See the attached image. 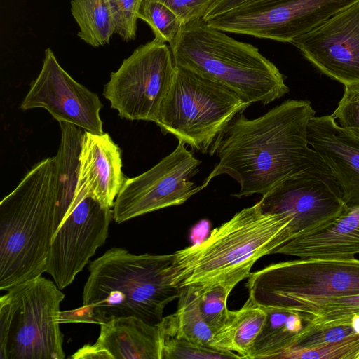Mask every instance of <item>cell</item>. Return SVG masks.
Instances as JSON below:
<instances>
[{"mask_svg":"<svg viewBox=\"0 0 359 359\" xmlns=\"http://www.w3.org/2000/svg\"><path fill=\"white\" fill-rule=\"evenodd\" d=\"M314 115L310 102L299 100H286L254 119L238 114L209 150L219 161L203 185L227 175L240 184L233 196L241 198L263 196L296 175L331 173L308 142V125Z\"/></svg>","mask_w":359,"mask_h":359,"instance_id":"1","label":"cell"},{"mask_svg":"<svg viewBox=\"0 0 359 359\" xmlns=\"http://www.w3.org/2000/svg\"><path fill=\"white\" fill-rule=\"evenodd\" d=\"M81 307L60 312V323L101 325L121 317L158 324L179 297L175 253L135 255L114 247L90 263Z\"/></svg>","mask_w":359,"mask_h":359,"instance_id":"2","label":"cell"},{"mask_svg":"<svg viewBox=\"0 0 359 359\" xmlns=\"http://www.w3.org/2000/svg\"><path fill=\"white\" fill-rule=\"evenodd\" d=\"M294 238L290 217L265 212L257 202L175 252L177 283L181 288L219 283L233 289L258 259Z\"/></svg>","mask_w":359,"mask_h":359,"instance_id":"3","label":"cell"},{"mask_svg":"<svg viewBox=\"0 0 359 359\" xmlns=\"http://www.w3.org/2000/svg\"><path fill=\"white\" fill-rule=\"evenodd\" d=\"M55 158L36 163L0 203V290L41 276L58 228Z\"/></svg>","mask_w":359,"mask_h":359,"instance_id":"4","label":"cell"},{"mask_svg":"<svg viewBox=\"0 0 359 359\" xmlns=\"http://www.w3.org/2000/svg\"><path fill=\"white\" fill-rule=\"evenodd\" d=\"M169 44L176 66L222 84L250 104H267L289 92L283 75L256 47L203 18L183 25Z\"/></svg>","mask_w":359,"mask_h":359,"instance_id":"5","label":"cell"},{"mask_svg":"<svg viewBox=\"0 0 359 359\" xmlns=\"http://www.w3.org/2000/svg\"><path fill=\"white\" fill-rule=\"evenodd\" d=\"M247 278L248 298L255 304L304 315L324 301L359 293V259L299 258L270 264Z\"/></svg>","mask_w":359,"mask_h":359,"instance_id":"6","label":"cell"},{"mask_svg":"<svg viewBox=\"0 0 359 359\" xmlns=\"http://www.w3.org/2000/svg\"><path fill=\"white\" fill-rule=\"evenodd\" d=\"M0 298V359H63L60 327L65 294L42 275Z\"/></svg>","mask_w":359,"mask_h":359,"instance_id":"7","label":"cell"},{"mask_svg":"<svg viewBox=\"0 0 359 359\" xmlns=\"http://www.w3.org/2000/svg\"><path fill=\"white\" fill-rule=\"evenodd\" d=\"M250 104L222 84L176 66L154 123L163 134L205 154L231 120Z\"/></svg>","mask_w":359,"mask_h":359,"instance_id":"8","label":"cell"},{"mask_svg":"<svg viewBox=\"0 0 359 359\" xmlns=\"http://www.w3.org/2000/svg\"><path fill=\"white\" fill-rule=\"evenodd\" d=\"M175 69L170 48L154 39L137 48L111 73L103 95L121 118L155 122Z\"/></svg>","mask_w":359,"mask_h":359,"instance_id":"9","label":"cell"},{"mask_svg":"<svg viewBox=\"0 0 359 359\" xmlns=\"http://www.w3.org/2000/svg\"><path fill=\"white\" fill-rule=\"evenodd\" d=\"M359 0H255L215 17L223 32L280 42L292 40Z\"/></svg>","mask_w":359,"mask_h":359,"instance_id":"10","label":"cell"},{"mask_svg":"<svg viewBox=\"0 0 359 359\" xmlns=\"http://www.w3.org/2000/svg\"><path fill=\"white\" fill-rule=\"evenodd\" d=\"M201 161L179 141L175 150L156 165L132 178H126L113 207L120 224L162 208L183 204L205 188L191 180Z\"/></svg>","mask_w":359,"mask_h":359,"instance_id":"11","label":"cell"},{"mask_svg":"<svg viewBox=\"0 0 359 359\" xmlns=\"http://www.w3.org/2000/svg\"><path fill=\"white\" fill-rule=\"evenodd\" d=\"M112 219L113 210L90 196L65 217L53 236L46 270L59 289L69 286L104 244Z\"/></svg>","mask_w":359,"mask_h":359,"instance_id":"12","label":"cell"},{"mask_svg":"<svg viewBox=\"0 0 359 359\" xmlns=\"http://www.w3.org/2000/svg\"><path fill=\"white\" fill-rule=\"evenodd\" d=\"M258 203L265 212L290 217L296 238L328 226L347 208L333 175L321 172L287 178L263 195Z\"/></svg>","mask_w":359,"mask_h":359,"instance_id":"13","label":"cell"},{"mask_svg":"<svg viewBox=\"0 0 359 359\" xmlns=\"http://www.w3.org/2000/svg\"><path fill=\"white\" fill-rule=\"evenodd\" d=\"M102 107L98 95L75 81L50 48L46 50L41 72L20 104L24 111L44 108L58 122L69 123L97 135L104 133Z\"/></svg>","mask_w":359,"mask_h":359,"instance_id":"14","label":"cell"},{"mask_svg":"<svg viewBox=\"0 0 359 359\" xmlns=\"http://www.w3.org/2000/svg\"><path fill=\"white\" fill-rule=\"evenodd\" d=\"M322 73L359 83V1L291 41Z\"/></svg>","mask_w":359,"mask_h":359,"instance_id":"15","label":"cell"},{"mask_svg":"<svg viewBox=\"0 0 359 359\" xmlns=\"http://www.w3.org/2000/svg\"><path fill=\"white\" fill-rule=\"evenodd\" d=\"M126 179L121 149L110 135L84 130L76 187L65 216L86 196L112 208Z\"/></svg>","mask_w":359,"mask_h":359,"instance_id":"16","label":"cell"},{"mask_svg":"<svg viewBox=\"0 0 359 359\" xmlns=\"http://www.w3.org/2000/svg\"><path fill=\"white\" fill-rule=\"evenodd\" d=\"M307 137L334 177L346 205H358L359 137L340 127L332 115L312 116Z\"/></svg>","mask_w":359,"mask_h":359,"instance_id":"17","label":"cell"},{"mask_svg":"<svg viewBox=\"0 0 359 359\" xmlns=\"http://www.w3.org/2000/svg\"><path fill=\"white\" fill-rule=\"evenodd\" d=\"M93 344H86L69 358L161 359L158 324L151 325L135 317H121L101 324Z\"/></svg>","mask_w":359,"mask_h":359,"instance_id":"18","label":"cell"},{"mask_svg":"<svg viewBox=\"0 0 359 359\" xmlns=\"http://www.w3.org/2000/svg\"><path fill=\"white\" fill-rule=\"evenodd\" d=\"M273 254L299 258H351L359 255V204L346 211L328 226L295 238Z\"/></svg>","mask_w":359,"mask_h":359,"instance_id":"19","label":"cell"},{"mask_svg":"<svg viewBox=\"0 0 359 359\" xmlns=\"http://www.w3.org/2000/svg\"><path fill=\"white\" fill-rule=\"evenodd\" d=\"M264 308L266 318L249 359L279 358L298 345L302 339L306 320L301 313L278 308Z\"/></svg>","mask_w":359,"mask_h":359,"instance_id":"20","label":"cell"},{"mask_svg":"<svg viewBox=\"0 0 359 359\" xmlns=\"http://www.w3.org/2000/svg\"><path fill=\"white\" fill-rule=\"evenodd\" d=\"M266 318L264 308L248 298L239 310H229L224 324L214 334L211 347L249 359Z\"/></svg>","mask_w":359,"mask_h":359,"instance_id":"21","label":"cell"},{"mask_svg":"<svg viewBox=\"0 0 359 359\" xmlns=\"http://www.w3.org/2000/svg\"><path fill=\"white\" fill-rule=\"evenodd\" d=\"M178 299L177 311L158 323L161 333L211 347L214 333L201 313L198 287H183Z\"/></svg>","mask_w":359,"mask_h":359,"instance_id":"22","label":"cell"},{"mask_svg":"<svg viewBox=\"0 0 359 359\" xmlns=\"http://www.w3.org/2000/svg\"><path fill=\"white\" fill-rule=\"evenodd\" d=\"M59 124L61 139L55 156L58 184V227L74 198L84 133L83 129L72 123L59 122Z\"/></svg>","mask_w":359,"mask_h":359,"instance_id":"23","label":"cell"},{"mask_svg":"<svg viewBox=\"0 0 359 359\" xmlns=\"http://www.w3.org/2000/svg\"><path fill=\"white\" fill-rule=\"evenodd\" d=\"M71 12L79 27L80 39L93 47L109 43L114 24L108 0H72Z\"/></svg>","mask_w":359,"mask_h":359,"instance_id":"24","label":"cell"},{"mask_svg":"<svg viewBox=\"0 0 359 359\" xmlns=\"http://www.w3.org/2000/svg\"><path fill=\"white\" fill-rule=\"evenodd\" d=\"M355 315H359V293L324 301L303 315L306 323L302 341L320 330L351 325Z\"/></svg>","mask_w":359,"mask_h":359,"instance_id":"25","label":"cell"},{"mask_svg":"<svg viewBox=\"0 0 359 359\" xmlns=\"http://www.w3.org/2000/svg\"><path fill=\"white\" fill-rule=\"evenodd\" d=\"M137 16L150 26L154 39L161 43L172 42L183 25L170 8L154 1L141 0Z\"/></svg>","mask_w":359,"mask_h":359,"instance_id":"26","label":"cell"},{"mask_svg":"<svg viewBox=\"0 0 359 359\" xmlns=\"http://www.w3.org/2000/svg\"><path fill=\"white\" fill-rule=\"evenodd\" d=\"M197 287L201 313L215 334L227 318V299L233 288L219 283Z\"/></svg>","mask_w":359,"mask_h":359,"instance_id":"27","label":"cell"},{"mask_svg":"<svg viewBox=\"0 0 359 359\" xmlns=\"http://www.w3.org/2000/svg\"><path fill=\"white\" fill-rule=\"evenodd\" d=\"M161 359L242 358L234 352L217 350L161 333Z\"/></svg>","mask_w":359,"mask_h":359,"instance_id":"28","label":"cell"},{"mask_svg":"<svg viewBox=\"0 0 359 359\" xmlns=\"http://www.w3.org/2000/svg\"><path fill=\"white\" fill-rule=\"evenodd\" d=\"M279 358L359 359V334L317 347H294L282 354Z\"/></svg>","mask_w":359,"mask_h":359,"instance_id":"29","label":"cell"},{"mask_svg":"<svg viewBox=\"0 0 359 359\" xmlns=\"http://www.w3.org/2000/svg\"><path fill=\"white\" fill-rule=\"evenodd\" d=\"M141 0H108L114 33L129 41L136 37L137 13Z\"/></svg>","mask_w":359,"mask_h":359,"instance_id":"30","label":"cell"},{"mask_svg":"<svg viewBox=\"0 0 359 359\" xmlns=\"http://www.w3.org/2000/svg\"><path fill=\"white\" fill-rule=\"evenodd\" d=\"M344 87V93L332 116L340 127L359 137V83Z\"/></svg>","mask_w":359,"mask_h":359,"instance_id":"31","label":"cell"},{"mask_svg":"<svg viewBox=\"0 0 359 359\" xmlns=\"http://www.w3.org/2000/svg\"><path fill=\"white\" fill-rule=\"evenodd\" d=\"M161 2L170 8L183 25L203 18L215 0H149Z\"/></svg>","mask_w":359,"mask_h":359,"instance_id":"32","label":"cell"},{"mask_svg":"<svg viewBox=\"0 0 359 359\" xmlns=\"http://www.w3.org/2000/svg\"><path fill=\"white\" fill-rule=\"evenodd\" d=\"M355 335H358V334H356L352 325L332 327L313 332L294 347H317L340 341Z\"/></svg>","mask_w":359,"mask_h":359,"instance_id":"33","label":"cell"},{"mask_svg":"<svg viewBox=\"0 0 359 359\" xmlns=\"http://www.w3.org/2000/svg\"><path fill=\"white\" fill-rule=\"evenodd\" d=\"M255 0H215L203 17L205 20L245 6Z\"/></svg>","mask_w":359,"mask_h":359,"instance_id":"34","label":"cell"},{"mask_svg":"<svg viewBox=\"0 0 359 359\" xmlns=\"http://www.w3.org/2000/svg\"><path fill=\"white\" fill-rule=\"evenodd\" d=\"M351 325L356 334H359V315H355L352 318Z\"/></svg>","mask_w":359,"mask_h":359,"instance_id":"35","label":"cell"}]
</instances>
